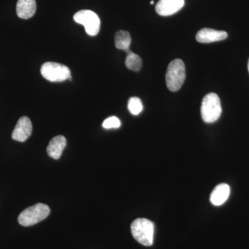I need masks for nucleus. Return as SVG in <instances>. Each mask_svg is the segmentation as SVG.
<instances>
[{
  "label": "nucleus",
  "instance_id": "0eeeda50",
  "mask_svg": "<svg viewBox=\"0 0 249 249\" xmlns=\"http://www.w3.org/2000/svg\"><path fill=\"white\" fill-rule=\"evenodd\" d=\"M32 131L33 126L30 119L27 116H22L15 127L12 139L16 142H24L30 137Z\"/></svg>",
  "mask_w": 249,
  "mask_h": 249
},
{
  "label": "nucleus",
  "instance_id": "9d476101",
  "mask_svg": "<svg viewBox=\"0 0 249 249\" xmlns=\"http://www.w3.org/2000/svg\"><path fill=\"white\" fill-rule=\"evenodd\" d=\"M230 196V187L227 183H221L214 188L210 196V201L214 206L224 204Z\"/></svg>",
  "mask_w": 249,
  "mask_h": 249
},
{
  "label": "nucleus",
  "instance_id": "7ed1b4c3",
  "mask_svg": "<svg viewBox=\"0 0 249 249\" xmlns=\"http://www.w3.org/2000/svg\"><path fill=\"white\" fill-rule=\"evenodd\" d=\"M222 106L217 94L209 93L203 98L201 114L203 121L207 124L215 122L222 114Z\"/></svg>",
  "mask_w": 249,
  "mask_h": 249
},
{
  "label": "nucleus",
  "instance_id": "20e7f679",
  "mask_svg": "<svg viewBox=\"0 0 249 249\" xmlns=\"http://www.w3.org/2000/svg\"><path fill=\"white\" fill-rule=\"evenodd\" d=\"M49 213L50 209L47 205L35 204L21 213L18 217V222L23 227H30L44 220Z\"/></svg>",
  "mask_w": 249,
  "mask_h": 249
},
{
  "label": "nucleus",
  "instance_id": "39448f33",
  "mask_svg": "<svg viewBox=\"0 0 249 249\" xmlns=\"http://www.w3.org/2000/svg\"><path fill=\"white\" fill-rule=\"evenodd\" d=\"M40 72L45 79L51 82H63L71 77L69 67L57 62H45L41 67Z\"/></svg>",
  "mask_w": 249,
  "mask_h": 249
},
{
  "label": "nucleus",
  "instance_id": "f8f14e48",
  "mask_svg": "<svg viewBox=\"0 0 249 249\" xmlns=\"http://www.w3.org/2000/svg\"><path fill=\"white\" fill-rule=\"evenodd\" d=\"M36 0H18L16 6L18 16L22 19H27L36 14Z\"/></svg>",
  "mask_w": 249,
  "mask_h": 249
},
{
  "label": "nucleus",
  "instance_id": "f3484780",
  "mask_svg": "<svg viewBox=\"0 0 249 249\" xmlns=\"http://www.w3.org/2000/svg\"><path fill=\"white\" fill-rule=\"evenodd\" d=\"M248 70H249V62H248Z\"/></svg>",
  "mask_w": 249,
  "mask_h": 249
},
{
  "label": "nucleus",
  "instance_id": "9b49d317",
  "mask_svg": "<svg viewBox=\"0 0 249 249\" xmlns=\"http://www.w3.org/2000/svg\"><path fill=\"white\" fill-rule=\"evenodd\" d=\"M67 140L63 136H57L49 142L47 151L49 157L53 160H58L61 157L64 149L66 147Z\"/></svg>",
  "mask_w": 249,
  "mask_h": 249
},
{
  "label": "nucleus",
  "instance_id": "4468645a",
  "mask_svg": "<svg viewBox=\"0 0 249 249\" xmlns=\"http://www.w3.org/2000/svg\"><path fill=\"white\" fill-rule=\"evenodd\" d=\"M127 57L125 59V66L129 70L134 71H139L142 67V58L137 54L131 52L129 49L125 51Z\"/></svg>",
  "mask_w": 249,
  "mask_h": 249
},
{
  "label": "nucleus",
  "instance_id": "423d86ee",
  "mask_svg": "<svg viewBox=\"0 0 249 249\" xmlns=\"http://www.w3.org/2000/svg\"><path fill=\"white\" fill-rule=\"evenodd\" d=\"M75 22L84 26L87 34L90 36L97 35L101 28V20L97 15L90 10H81L73 16Z\"/></svg>",
  "mask_w": 249,
  "mask_h": 249
},
{
  "label": "nucleus",
  "instance_id": "a211bd4d",
  "mask_svg": "<svg viewBox=\"0 0 249 249\" xmlns=\"http://www.w3.org/2000/svg\"><path fill=\"white\" fill-rule=\"evenodd\" d=\"M150 3H151V4H154L153 0H152V1H151V2H150Z\"/></svg>",
  "mask_w": 249,
  "mask_h": 249
},
{
  "label": "nucleus",
  "instance_id": "f257e3e1",
  "mask_svg": "<svg viewBox=\"0 0 249 249\" xmlns=\"http://www.w3.org/2000/svg\"><path fill=\"white\" fill-rule=\"evenodd\" d=\"M131 232L134 238L141 245L150 247L153 244L155 225L145 218L135 219L131 224Z\"/></svg>",
  "mask_w": 249,
  "mask_h": 249
},
{
  "label": "nucleus",
  "instance_id": "ddd939ff",
  "mask_svg": "<svg viewBox=\"0 0 249 249\" xmlns=\"http://www.w3.org/2000/svg\"><path fill=\"white\" fill-rule=\"evenodd\" d=\"M131 39L130 34L126 31H119L115 34V46L118 49H121L125 52L129 49Z\"/></svg>",
  "mask_w": 249,
  "mask_h": 249
},
{
  "label": "nucleus",
  "instance_id": "6e6552de",
  "mask_svg": "<svg viewBox=\"0 0 249 249\" xmlns=\"http://www.w3.org/2000/svg\"><path fill=\"white\" fill-rule=\"evenodd\" d=\"M184 6V0H160L156 5V11L161 16L176 14Z\"/></svg>",
  "mask_w": 249,
  "mask_h": 249
},
{
  "label": "nucleus",
  "instance_id": "1a4fd4ad",
  "mask_svg": "<svg viewBox=\"0 0 249 249\" xmlns=\"http://www.w3.org/2000/svg\"><path fill=\"white\" fill-rule=\"evenodd\" d=\"M227 37L228 34L226 31L204 28L198 31L196 35V40L200 43H211L225 40Z\"/></svg>",
  "mask_w": 249,
  "mask_h": 249
},
{
  "label": "nucleus",
  "instance_id": "dca6fc26",
  "mask_svg": "<svg viewBox=\"0 0 249 249\" xmlns=\"http://www.w3.org/2000/svg\"><path fill=\"white\" fill-rule=\"evenodd\" d=\"M121 125V121L116 116H110L103 123V127L105 129L119 128Z\"/></svg>",
  "mask_w": 249,
  "mask_h": 249
},
{
  "label": "nucleus",
  "instance_id": "f03ea898",
  "mask_svg": "<svg viewBox=\"0 0 249 249\" xmlns=\"http://www.w3.org/2000/svg\"><path fill=\"white\" fill-rule=\"evenodd\" d=\"M186 79V67L180 59L170 62L165 74V82L168 89L177 91L180 89Z\"/></svg>",
  "mask_w": 249,
  "mask_h": 249
},
{
  "label": "nucleus",
  "instance_id": "2eb2a0df",
  "mask_svg": "<svg viewBox=\"0 0 249 249\" xmlns=\"http://www.w3.org/2000/svg\"><path fill=\"white\" fill-rule=\"evenodd\" d=\"M127 107H128L129 112L135 116L139 115L143 109L142 101L138 97L129 98Z\"/></svg>",
  "mask_w": 249,
  "mask_h": 249
}]
</instances>
